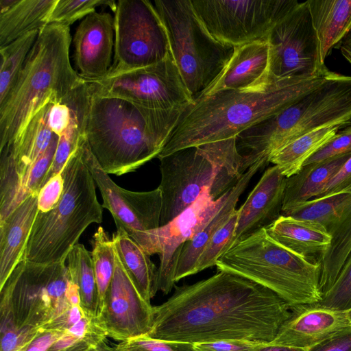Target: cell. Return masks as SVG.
<instances>
[{"instance_id": "obj_1", "label": "cell", "mask_w": 351, "mask_h": 351, "mask_svg": "<svg viewBox=\"0 0 351 351\" xmlns=\"http://www.w3.org/2000/svg\"><path fill=\"white\" fill-rule=\"evenodd\" d=\"M174 287L167 300L154 306V322L147 335L151 338L270 343L291 314V306L271 290L224 271Z\"/></svg>"}, {"instance_id": "obj_2", "label": "cell", "mask_w": 351, "mask_h": 351, "mask_svg": "<svg viewBox=\"0 0 351 351\" xmlns=\"http://www.w3.org/2000/svg\"><path fill=\"white\" fill-rule=\"evenodd\" d=\"M332 73L327 69L308 77L269 78L252 87L197 99L185 110L157 158L186 147L237 137L319 87Z\"/></svg>"}, {"instance_id": "obj_3", "label": "cell", "mask_w": 351, "mask_h": 351, "mask_svg": "<svg viewBox=\"0 0 351 351\" xmlns=\"http://www.w3.org/2000/svg\"><path fill=\"white\" fill-rule=\"evenodd\" d=\"M90 95L86 139L108 175L135 171L157 158L188 108L156 110L122 98Z\"/></svg>"}, {"instance_id": "obj_4", "label": "cell", "mask_w": 351, "mask_h": 351, "mask_svg": "<svg viewBox=\"0 0 351 351\" xmlns=\"http://www.w3.org/2000/svg\"><path fill=\"white\" fill-rule=\"evenodd\" d=\"M71 43L70 26L51 23L39 32L14 86L0 104V149L47 103L59 102L86 82L71 64Z\"/></svg>"}, {"instance_id": "obj_5", "label": "cell", "mask_w": 351, "mask_h": 351, "mask_svg": "<svg viewBox=\"0 0 351 351\" xmlns=\"http://www.w3.org/2000/svg\"><path fill=\"white\" fill-rule=\"evenodd\" d=\"M351 123V76L335 72L319 87L237 137L247 168L269 163L278 149L320 127Z\"/></svg>"}, {"instance_id": "obj_6", "label": "cell", "mask_w": 351, "mask_h": 351, "mask_svg": "<svg viewBox=\"0 0 351 351\" xmlns=\"http://www.w3.org/2000/svg\"><path fill=\"white\" fill-rule=\"evenodd\" d=\"M158 159L160 226L188 208L206 188L210 189L214 199H219L246 171L237 137L186 147Z\"/></svg>"}, {"instance_id": "obj_7", "label": "cell", "mask_w": 351, "mask_h": 351, "mask_svg": "<svg viewBox=\"0 0 351 351\" xmlns=\"http://www.w3.org/2000/svg\"><path fill=\"white\" fill-rule=\"evenodd\" d=\"M62 174V196L52 210H38L23 260L38 264L66 261L88 226L102 222L103 206L97 199L96 183L83 160L80 145Z\"/></svg>"}, {"instance_id": "obj_8", "label": "cell", "mask_w": 351, "mask_h": 351, "mask_svg": "<svg viewBox=\"0 0 351 351\" xmlns=\"http://www.w3.org/2000/svg\"><path fill=\"white\" fill-rule=\"evenodd\" d=\"M218 271L252 280L278 294L291 306L322 300L321 263L285 247L261 228L239 241L217 260Z\"/></svg>"}, {"instance_id": "obj_9", "label": "cell", "mask_w": 351, "mask_h": 351, "mask_svg": "<svg viewBox=\"0 0 351 351\" xmlns=\"http://www.w3.org/2000/svg\"><path fill=\"white\" fill-rule=\"evenodd\" d=\"M65 262L18 264L0 289L1 334L25 325L42 328L71 306Z\"/></svg>"}, {"instance_id": "obj_10", "label": "cell", "mask_w": 351, "mask_h": 351, "mask_svg": "<svg viewBox=\"0 0 351 351\" xmlns=\"http://www.w3.org/2000/svg\"><path fill=\"white\" fill-rule=\"evenodd\" d=\"M166 30L171 53L194 100L221 73L234 47L219 43L204 29L191 0L152 2Z\"/></svg>"}, {"instance_id": "obj_11", "label": "cell", "mask_w": 351, "mask_h": 351, "mask_svg": "<svg viewBox=\"0 0 351 351\" xmlns=\"http://www.w3.org/2000/svg\"><path fill=\"white\" fill-rule=\"evenodd\" d=\"M207 33L232 47L266 40L297 0H191Z\"/></svg>"}, {"instance_id": "obj_12", "label": "cell", "mask_w": 351, "mask_h": 351, "mask_svg": "<svg viewBox=\"0 0 351 351\" xmlns=\"http://www.w3.org/2000/svg\"><path fill=\"white\" fill-rule=\"evenodd\" d=\"M86 82L90 93L125 99L152 109H185L195 102L171 53L153 64Z\"/></svg>"}, {"instance_id": "obj_13", "label": "cell", "mask_w": 351, "mask_h": 351, "mask_svg": "<svg viewBox=\"0 0 351 351\" xmlns=\"http://www.w3.org/2000/svg\"><path fill=\"white\" fill-rule=\"evenodd\" d=\"M114 21V55L108 74L153 64L171 53L166 30L152 1H118Z\"/></svg>"}, {"instance_id": "obj_14", "label": "cell", "mask_w": 351, "mask_h": 351, "mask_svg": "<svg viewBox=\"0 0 351 351\" xmlns=\"http://www.w3.org/2000/svg\"><path fill=\"white\" fill-rule=\"evenodd\" d=\"M267 77L273 80L312 77L324 71L307 1L298 4L272 28L267 38Z\"/></svg>"}, {"instance_id": "obj_15", "label": "cell", "mask_w": 351, "mask_h": 351, "mask_svg": "<svg viewBox=\"0 0 351 351\" xmlns=\"http://www.w3.org/2000/svg\"><path fill=\"white\" fill-rule=\"evenodd\" d=\"M231 189L216 200L210 189H204L188 208L167 223L145 234L141 247L148 255L159 256L158 288L164 294L169 293L176 286L175 271L184 245L224 206Z\"/></svg>"}, {"instance_id": "obj_16", "label": "cell", "mask_w": 351, "mask_h": 351, "mask_svg": "<svg viewBox=\"0 0 351 351\" xmlns=\"http://www.w3.org/2000/svg\"><path fill=\"white\" fill-rule=\"evenodd\" d=\"M80 148L83 160L101 193L102 206L111 213L117 230L125 231L141 246L145 234L160 226L162 196L160 189L139 192L120 187L102 169L86 138Z\"/></svg>"}, {"instance_id": "obj_17", "label": "cell", "mask_w": 351, "mask_h": 351, "mask_svg": "<svg viewBox=\"0 0 351 351\" xmlns=\"http://www.w3.org/2000/svg\"><path fill=\"white\" fill-rule=\"evenodd\" d=\"M97 317L108 337L120 341L147 335L154 325V307L141 296L117 252L113 278Z\"/></svg>"}, {"instance_id": "obj_18", "label": "cell", "mask_w": 351, "mask_h": 351, "mask_svg": "<svg viewBox=\"0 0 351 351\" xmlns=\"http://www.w3.org/2000/svg\"><path fill=\"white\" fill-rule=\"evenodd\" d=\"M114 17L108 12H94L79 24L73 36L74 60L86 81L106 77L112 66L114 46Z\"/></svg>"}, {"instance_id": "obj_19", "label": "cell", "mask_w": 351, "mask_h": 351, "mask_svg": "<svg viewBox=\"0 0 351 351\" xmlns=\"http://www.w3.org/2000/svg\"><path fill=\"white\" fill-rule=\"evenodd\" d=\"M286 179L277 166L267 169L237 209L236 229L228 249L260 229L266 228L281 216Z\"/></svg>"}, {"instance_id": "obj_20", "label": "cell", "mask_w": 351, "mask_h": 351, "mask_svg": "<svg viewBox=\"0 0 351 351\" xmlns=\"http://www.w3.org/2000/svg\"><path fill=\"white\" fill-rule=\"evenodd\" d=\"M291 314L270 343L308 349L351 327L345 311L315 304L291 306Z\"/></svg>"}, {"instance_id": "obj_21", "label": "cell", "mask_w": 351, "mask_h": 351, "mask_svg": "<svg viewBox=\"0 0 351 351\" xmlns=\"http://www.w3.org/2000/svg\"><path fill=\"white\" fill-rule=\"evenodd\" d=\"M268 64L267 39L234 47L221 73L197 99L220 91L247 88L264 82L269 80Z\"/></svg>"}, {"instance_id": "obj_22", "label": "cell", "mask_w": 351, "mask_h": 351, "mask_svg": "<svg viewBox=\"0 0 351 351\" xmlns=\"http://www.w3.org/2000/svg\"><path fill=\"white\" fill-rule=\"evenodd\" d=\"M38 195L27 197L5 219L0 221V289L23 259L38 212Z\"/></svg>"}, {"instance_id": "obj_23", "label": "cell", "mask_w": 351, "mask_h": 351, "mask_svg": "<svg viewBox=\"0 0 351 351\" xmlns=\"http://www.w3.org/2000/svg\"><path fill=\"white\" fill-rule=\"evenodd\" d=\"M267 165L266 162H259L252 165L231 189L230 195L224 206L203 228L184 245L175 271V282L185 277L195 274L197 260L205 246L236 210L239 199L248 186L252 177Z\"/></svg>"}, {"instance_id": "obj_24", "label": "cell", "mask_w": 351, "mask_h": 351, "mask_svg": "<svg viewBox=\"0 0 351 351\" xmlns=\"http://www.w3.org/2000/svg\"><path fill=\"white\" fill-rule=\"evenodd\" d=\"M317 43L319 62L325 60L351 29V0H308Z\"/></svg>"}, {"instance_id": "obj_25", "label": "cell", "mask_w": 351, "mask_h": 351, "mask_svg": "<svg viewBox=\"0 0 351 351\" xmlns=\"http://www.w3.org/2000/svg\"><path fill=\"white\" fill-rule=\"evenodd\" d=\"M276 242L302 256L321 255L329 247L332 236L322 225L281 215L267 227Z\"/></svg>"}, {"instance_id": "obj_26", "label": "cell", "mask_w": 351, "mask_h": 351, "mask_svg": "<svg viewBox=\"0 0 351 351\" xmlns=\"http://www.w3.org/2000/svg\"><path fill=\"white\" fill-rule=\"evenodd\" d=\"M350 156L351 152L306 164L298 173L287 178L282 212L298 203L318 197Z\"/></svg>"}, {"instance_id": "obj_27", "label": "cell", "mask_w": 351, "mask_h": 351, "mask_svg": "<svg viewBox=\"0 0 351 351\" xmlns=\"http://www.w3.org/2000/svg\"><path fill=\"white\" fill-rule=\"evenodd\" d=\"M58 0H16L0 14V48L24 35L43 30Z\"/></svg>"}, {"instance_id": "obj_28", "label": "cell", "mask_w": 351, "mask_h": 351, "mask_svg": "<svg viewBox=\"0 0 351 351\" xmlns=\"http://www.w3.org/2000/svg\"><path fill=\"white\" fill-rule=\"evenodd\" d=\"M115 250L136 288L149 303L158 291V271L142 247L123 230L112 234Z\"/></svg>"}, {"instance_id": "obj_29", "label": "cell", "mask_w": 351, "mask_h": 351, "mask_svg": "<svg viewBox=\"0 0 351 351\" xmlns=\"http://www.w3.org/2000/svg\"><path fill=\"white\" fill-rule=\"evenodd\" d=\"M350 123H337L320 127L292 141L269 159L286 178L298 173L305 162L332 139L340 129Z\"/></svg>"}, {"instance_id": "obj_30", "label": "cell", "mask_w": 351, "mask_h": 351, "mask_svg": "<svg viewBox=\"0 0 351 351\" xmlns=\"http://www.w3.org/2000/svg\"><path fill=\"white\" fill-rule=\"evenodd\" d=\"M329 233L332 236L331 243L319 258L322 295L334 284L351 254V197Z\"/></svg>"}, {"instance_id": "obj_31", "label": "cell", "mask_w": 351, "mask_h": 351, "mask_svg": "<svg viewBox=\"0 0 351 351\" xmlns=\"http://www.w3.org/2000/svg\"><path fill=\"white\" fill-rule=\"evenodd\" d=\"M66 261L71 278L79 290L82 311L88 317H97L99 295L91 252L78 243L69 252Z\"/></svg>"}, {"instance_id": "obj_32", "label": "cell", "mask_w": 351, "mask_h": 351, "mask_svg": "<svg viewBox=\"0 0 351 351\" xmlns=\"http://www.w3.org/2000/svg\"><path fill=\"white\" fill-rule=\"evenodd\" d=\"M350 197L351 192L313 198L293 205L281 215L320 224L330 232Z\"/></svg>"}, {"instance_id": "obj_33", "label": "cell", "mask_w": 351, "mask_h": 351, "mask_svg": "<svg viewBox=\"0 0 351 351\" xmlns=\"http://www.w3.org/2000/svg\"><path fill=\"white\" fill-rule=\"evenodd\" d=\"M38 34L29 32L0 48V104L14 86Z\"/></svg>"}, {"instance_id": "obj_34", "label": "cell", "mask_w": 351, "mask_h": 351, "mask_svg": "<svg viewBox=\"0 0 351 351\" xmlns=\"http://www.w3.org/2000/svg\"><path fill=\"white\" fill-rule=\"evenodd\" d=\"M91 243V256L98 290L99 311L113 278L116 252L112 239L109 238L101 226L97 228Z\"/></svg>"}, {"instance_id": "obj_35", "label": "cell", "mask_w": 351, "mask_h": 351, "mask_svg": "<svg viewBox=\"0 0 351 351\" xmlns=\"http://www.w3.org/2000/svg\"><path fill=\"white\" fill-rule=\"evenodd\" d=\"M108 5L112 11L117 2L108 0H58L49 17V24L58 23L70 26L78 19L95 12L101 5Z\"/></svg>"}, {"instance_id": "obj_36", "label": "cell", "mask_w": 351, "mask_h": 351, "mask_svg": "<svg viewBox=\"0 0 351 351\" xmlns=\"http://www.w3.org/2000/svg\"><path fill=\"white\" fill-rule=\"evenodd\" d=\"M237 215L236 209L208 242L197 260L195 274L215 266L219 258L228 249L236 229Z\"/></svg>"}, {"instance_id": "obj_37", "label": "cell", "mask_w": 351, "mask_h": 351, "mask_svg": "<svg viewBox=\"0 0 351 351\" xmlns=\"http://www.w3.org/2000/svg\"><path fill=\"white\" fill-rule=\"evenodd\" d=\"M330 310L345 311L351 308V254L332 287L314 303Z\"/></svg>"}, {"instance_id": "obj_38", "label": "cell", "mask_w": 351, "mask_h": 351, "mask_svg": "<svg viewBox=\"0 0 351 351\" xmlns=\"http://www.w3.org/2000/svg\"><path fill=\"white\" fill-rule=\"evenodd\" d=\"M59 136L54 134L47 150L39 157L29 169L24 181V191L27 197L38 194L42 183L53 162Z\"/></svg>"}, {"instance_id": "obj_39", "label": "cell", "mask_w": 351, "mask_h": 351, "mask_svg": "<svg viewBox=\"0 0 351 351\" xmlns=\"http://www.w3.org/2000/svg\"><path fill=\"white\" fill-rule=\"evenodd\" d=\"M119 344L132 351H196L192 343L157 339L147 335L121 341Z\"/></svg>"}, {"instance_id": "obj_40", "label": "cell", "mask_w": 351, "mask_h": 351, "mask_svg": "<svg viewBox=\"0 0 351 351\" xmlns=\"http://www.w3.org/2000/svg\"><path fill=\"white\" fill-rule=\"evenodd\" d=\"M351 152V125L330 139L304 164L319 162Z\"/></svg>"}, {"instance_id": "obj_41", "label": "cell", "mask_w": 351, "mask_h": 351, "mask_svg": "<svg viewBox=\"0 0 351 351\" xmlns=\"http://www.w3.org/2000/svg\"><path fill=\"white\" fill-rule=\"evenodd\" d=\"M40 329L41 328L25 325L1 334L0 351H20Z\"/></svg>"}, {"instance_id": "obj_42", "label": "cell", "mask_w": 351, "mask_h": 351, "mask_svg": "<svg viewBox=\"0 0 351 351\" xmlns=\"http://www.w3.org/2000/svg\"><path fill=\"white\" fill-rule=\"evenodd\" d=\"M64 190L62 172L52 178L39 191L38 195V210L47 213L58 203Z\"/></svg>"}, {"instance_id": "obj_43", "label": "cell", "mask_w": 351, "mask_h": 351, "mask_svg": "<svg viewBox=\"0 0 351 351\" xmlns=\"http://www.w3.org/2000/svg\"><path fill=\"white\" fill-rule=\"evenodd\" d=\"M263 343L247 340H222L193 344L196 351H254Z\"/></svg>"}, {"instance_id": "obj_44", "label": "cell", "mask_w": 351, "mask_h": 351, "mask_svg": "<svg viewBox=\"0 0 351 351\" xmlns=\"http://www.w3.org/2000/svg\"><path fill=\"white\" fill-rule=\"evenodd\" d=\"M348 192H351V156L315 198Z\"/></svg>"}, {"instance_id": "obj_45", "label": "cell", "mask_w": 351, "mask_h": 351, "mask_svg": "<svg viewBox=\"0 0 351 351\" xmlns=\"http://www.w3.org/2000/svg\"><path fill=\"white\" fill-rule=\"evenodd\" d=\"M307 351H351V327L308 348Z\"/></svg>"}, {"instance_id": "obj_46", "label": "cell", "mask_w": 351, "mask_h": 351, "mask_svg": "<svg viewBox=\"0 0 351 351\" xmlns=\"http://www.w3.org/2000/svg\"><path fill=\"white\" fill-rule=\"evenodd\" d=\"M65 332L42 327L36 335L20 351H48Z\"/></svg>"}, {"instance_id": "obj_47", "label": "cell", "mask_w": 351, "mask_h": 351, "mask_svg": "<svg viewBox=\"0 0 351 351\" xmlns=\"http://www.w3.org/2000/svg\"><path fill=\"white\" fill-rule=\"evenodd\" d=\"M343 58L351 65V29L343 40L337 45Z\"/></svg>"}, {"instance_id": "obj_48", "label": "cell", "mask_w": 351, "mask_h": 351, "mask_svg": "<svg viewBox=\"0 0 351 351\" xmlns=\"http://www.w3.org/2000/svg\"><path fill=\"white\" fill-rule=\"evenodd\" d=\"M308 349L275 345L272 343H262L254 351H307Z\"/></svg>"}, {"instance_id": "obj_49", "label": "cell", "mask_w": 351, "mask_h": 351, "mask_svg": "<svg viewBox=\"0 0 351 351\" xmlns=\"http://www.w3.org/2000/svg\"><path fill=\"white\" fill-rule=\"evenodd\" d=\"M83 351H117V350L115 346L110 347L106 343V341H105Z\"/></svg>"}, {"instance_id": "obj_50", "label": "cell", "mask_w": 351, "mask_h": 351, "mask_svg": "<svg viewBox=\"0 0 351 351\" xmlns=\"http://www.w3.org/2000/svg\"><path fill=\"white\" fill-rule=\"evenodd\" d=\"M16 1V0H0V14L10 9Z\"/></svg>"}, {"instance_id": "obj_51", "label": "cell", "mask_w": 351, "mask_h": 351, "mask_svg": "<svg viewBox=\"0 0 351 351\" xmlns=\"http://www.w3.org/2000/svg\"><path fill=\"white\" fill-rule=\"evenodd\" d=\"M117 351H132L130 350H128L123 346H121L120 344H118L115 346Z\"/></svg>"}, {"instance_id": "obj_52", "label": "cell", "mask_w": 351, "mask_h": 351, "mask_svg": "<svg viewBox=\"0 0 351 351\" xmlns=\"http://www.w3.org/2000/svg\"><path fill=\"white\" fill-rule=\"evenodd\" d=\"M345 313H346V317L351 325V308L345 311Z\"/></svg>"}]
</instances>
